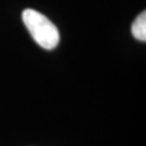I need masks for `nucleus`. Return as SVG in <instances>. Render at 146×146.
<instances>
[{
  "label": "nucleus",
  "mask_w": 146,
  "mask_h": 146,
  "mask_svg": "<svg viewBox=\"0 0 146 146\" xmlns=\"http://www.w3.org/2000/svg\"><path fill=\"white\" fill-rule=\"evenodd\" d=\"M22 19L34 40L46 50H53L58 47L60 34L56 26L40 12L33 9H25Z\"/></svg>",
  "instance_id": "obj_1"
},
{
  "label": "nucleus",
  "mask_w": 146,
  "mask_h": 146,
  "mask_svg": "<svg viewBox=\"0 0 146 146\" xmlns=\"http://www.w3.org/2000/svg\"><path fill=\"white\" fill-rule=\"evenodd\" d=\"M131 33L140 41H146V12L143 11L136 19L133 21L131 25Z\"/></svg>",
  "instance_id": "obj_2"
}]
</instances>
